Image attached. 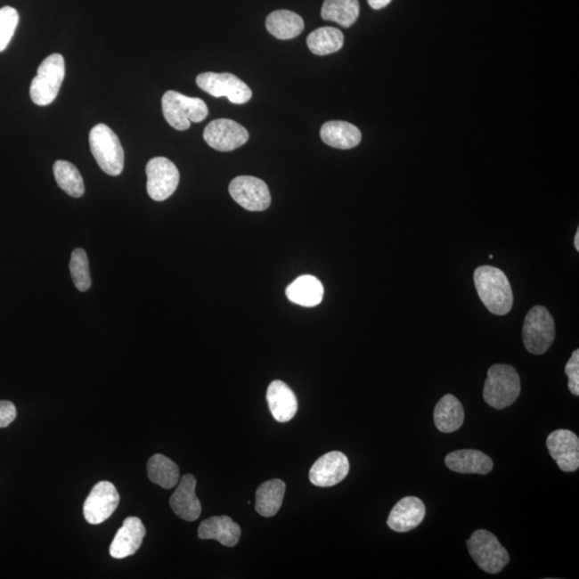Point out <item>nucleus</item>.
<instances>
[{
    "label": "nucleus",
    "mask_w": 579,
    "mask_h": 579,
    "mask_svg": "<svg viewBox=\"0 0 579 579\" xmlns=\"http://www.w3.org/2000/svg\"><path fill=\"white\" fill-rule=\"evenodd\" d=\"M475 284L478 297L493 314L505 315L514 304L513 290L507 275L497 267L484 265L475 272Z\"/></svg>",
    "instance_id": "nucleus-1"
},
{
    "label": "nucleus",
    "mask_w": 579,
    "mask_h": 579,
    "mask_svg": "<svg viewBox=\"0 0 579 579\" xmlns=\"http://www.w3.org/2000/svg\"><path fill=\"white\" fill-rule=\"evenodd\" d=\"M521 391L520 377L510 365L497 364L489 368L483 396L491 407L502 410L512 405Z\"/></svg>",
    "instance_id": "nucleus-2"
},
{
    "label": "nucleus",
    "mask_w": 579,
    "mask_h": 579,
    "mask_svg": "<svg viewBox=\"0 0 579 579\" xmlns=\"http://www.w3.org/2000/svg\"><path fill=\"white\" fill-rule=\"evenodd\" d=\"M89 146L98 166L110 176L124 170L125 152L118 136L107 125L98 124L89 133Z\"/></svg>",
    "instance_id": "nucleus-3"
},
{
    "label": "nucleus",
    "mask_w": 579,
    "mask_h": 579,
    "mask_svg": "<svg viewBox=\"0 0 579 579\" xmlns=\"http://www.w3.org/2000/svg\"><path fill=\"white\" fill-rule=\"evenodd\" d=\"M162 112L168 125L183 131L191 128L192 123L203 122L208 118V108L202 99L168 91L162 97Z\"/></svg>",
    "instance_id": "nucleus-4"
},
{
    "label": "nucleus",
    "mask_w": 579,
    "mask_h": 579,
    "mask_svg": "<svg viewBox=\"0 0 579 579\" xmlns=\"http://www.w3.org/2000/svg\"><path fill=\"white\" fill-rule=\"evenodd\" d=\"M66 75L65 60L61 54L47 56L30 86V98L39 107L51 104L61 91Z\"/></svg>",
    "instance_id": "nucleus-5"
},
{
    "label": "nucleus",
    "mask_w": 579,
    "mask_h": 579,
    "mask_svg": "<svg viewBox=\"0 0 579 579\" xmlns=\"http://www.w3.org/2000/svg\"><path fill=\"white\" fill-rule=\"evenodd\" d=\"M556 338V324L552 315L544 306H534L526 315L523 339L531 355H541L550 350Z\"/></svg>",
    "instance_id": "nucleus-6"
},
{
    "label": "nucleus",
    "mask_w": 579,
    "mask_h": 579,
    "mask_svg": "<svg viewBox=\"0 0 579 579\" xmlns=\"http://www.w3.org/2000/svg\"><path fill=\"white\" fill-rule=\"evenodd\" d=\"M473 561L488 574H498L510 561L507 550L500 543L496 535L487 530H477L467 542Z\"/></svg>",
    "instance_id": "nucleus-7"
},
{
    "label": "nucleus",
    "mask_w": 579,
    "mask_h": 579,
    "mask_svg": "<svg viewBox=\"0 0 579 579\" xmlns=\"http://www.w3.org/2000/svg\"><path fill=\"white\" fill-rule=\"evenodd\" d=\"M197 84L205 93L215 98L226 97L234 104L249 102L252 92L249 86L232 73L205 72L197 77Z\"/></svg>",
    "instance_id": "nucleus-8"
},
{
    "label": "nucleus",
    "mask_w": 579,
    "mask_h": 579,
    "mask_svg": "<svg viewBox=\"0 0 579 579\" xmlns=\"http://www.w3.org/2000/svg\"><path fill=\"white\" fill-rule=\"evenodd\" d=\"M147 192L155 201L161 202L175 192L180 183V172L165 157L152 158L146 166Z\"/></svg>",
    "instance_id": "nucleus-9"
},
{
    "label": "nucleus",
    "mask_w": 579,
    "mask_h": 579,
    "mask_svg": "<svg viewBox=\"0 0 579 579\" xmlns=\"http://www.w3.org/2000/svg\"><path fill=\"white\" fill-rule=\"evenodd\" d=\"M229 192L236 203L249 212H263L272 202L266 183L254 176L235 177L230 183Z\"/></svg>",
    "instance_id": "nucleus-10"
},
{
    "label": "nucleus",
    "mask_w": 579,
    "mask_h": 579,
    "mask_svg": "<svg viewBox=\"0 0 579 579\" xmlns=\"http://www.w3.org/2000/svg\"><path fill=\"white\" fill-rule=\"evenodd\" d=\"M203 138L216 151H232L246 144L249 140V134L243 126L234 120L220 118L207 126Z\"/></svg>",
    "instance_id": "nucleus-11"
},
{
    "label": "nucleus",
    "mask_w": 579,
    "mask_h": 579,
    "mask_svg": "<svg viewBox=\"0 0 579 579\" xmlns=\"http://www.w3.org/2000/svg\"><path fill=\"white\" fill-rule=\"evenodd\" d=\"M119 503V494L113 483L99 482L84 503V518L92 525L102 524L112 516Z\"/></svg>",
    "instance_id": "nucleus-12"
},
{
    "label": "nucleus",
    "mask_w": 579,
    "mask_h": 579,
    "mask_svg": "<svg viewBox=\"0 0 579 579\" xmlns=\"http://www.w3.org/2000/svg\"><path fill=\"white\" fill-rule=\"evenodd\" d=\"M350 470V462L341 452H330L314 463L309 480L315 486L330 487L344 481Z\"/></svg>",
    "instance_id": "nucleus-13"
},
{
    "label": "nucleus",
    "mask_w": 579,
    "mask_h": 579,
    "mask_svg": "<svg viewBox=\"0 0 579 579\" xmlns=\"http://www.w3.org/2000/svg\"><path fill=\"white\" fill-rule=\"evenodd\" d=\"M550 454L563 472H575L579 467V439L571 430L552 431L546 442Z\"/></svg>",
    "instance_id": "nucleus-14"
},
{
    "label": "nucleus",
    "mask_w": 579,
    "mask_h": 579,
    "mask_svg": "<svg viewBox=\"0 0 579 579\" xmlns=\"http://www.w3.org/2000/svg\"><path fill=\"white\" fill-rule=\"evenodd\" d=\"M426 507L417 497H404L391 510L387 526L395 533H409L420 525L425 518Z\"/></svg>",
    "instance_id": "nucleus-15"
},
{
    "label": "nucleus",
    "mask_w": 579,
    "mask_h": 579,
    "mask_svg": "<svg viewBox=\"0 0 579 579\" xmlns=\"http://www.w3.org/2000/svg\"><path fill=\"white\" fill-rule=\"evenodd\" d=\"M145 534L146 529L140 518H126L123 527L116 533L112 544L110 546V555L115 559H124V558L135 555L143 543Z\"/></svg>",
    "instance_id": "nucleus-16"
},
{
    "label": "nucleus",
    "mask_w": 579,
    "mask_h": 579,
    "mask_svg": "<svg viewBox=\"0 0 579 579\" xmlns=\"http://www.w3.org/2000/svg\"><path fill=\"white\" fill-rule=\"evenodd\" d=\"M196 477L185 475L170 498L173 512L183 520L194 521L201 515L202 507L196 494Z\"/></svg>",
    "instance_id": "nucleus-17"
},
{
    "label": "nucleus",
    "mask_w": 579,
    "mask_h": 579,
    "mask_svg": "<svg viewBox=\"0 0 579 579\" xmlns=\"http://www.w3.org/2000/svg\"><path fill=\"white\" fill-rule=\"evenodd\" d=\"M266 399L273 419L286 423L298 412V398L292 389L282 381H273L267 388Z\"/></svg>",
    "instance_id": "nucleus-18"
},
{
    "label": "nucleus",
    "mask_w": 579,
    "mask_h": 579,
    "mask_svg": "<svg viewBox=\"0 0 579 579\" xmlns=\"http://www.w3.org/2000/svg\"><path fill=\"white\" fill-rule=\"evenodd\" d=\"M445 465L461 475H488L493 470L492 458L477 450H461L445 457Z\"/></svg>",
    "instance_id": "nucleus-19"
},
{
    "label": "nucleus",
    "mask_w": 579,
    "mask_h": 579,
    "mask_svg": "<svg viewBox=\"0 0 579 579\" xmlns=\"http://www.w3.org/2000/svg\"><path fill=\"white\" fill-rule=\"evenodd\" d=\"M198 535L201 540H215L224 546L233 547L239 543L241 527L229 516H214L202 521Z\"/></svg>",
    "instance_id": "nucleus-20"
},
{
    "label": "nucleus",
    "mask_w": 579,
    "mask_h": 579,
    "mask_svg": "<svg viewBox=\"0 0 579 579\" xmlns=\"http://www.w3.org/2000/svg\"><path fill=\"white\" fill-rule=\"evenodd\" d=\"M320 135L325 144L338 150L355 149L362 140L359 128L341 120L325 123L321 128Z\"/></svg>",
    "instance_id": "nucleus-21"
},
{
    "label": "nucleus",
    "mask_w": 579,
    "mask_h": 579,
    "mask_svg": "<svg viewBox=\"0 0 579 579\" xmlns=\"http://www.w3.org/2000/svg\"><path fill=\"white\" fill-rule=\"evenodd\" d=\"M436 428L441 433L451 434L460 429L465 420V412L460 400L447 394L436 404L434 412Z\"/></svg>",
    "instance_id": "nucleus-22"
},
{
    "label": "nucleus",
    "mask_w": 579,
    "mask_h": 579,
    "mask_svg": "<svg viewBox=\"0 0 579 579\" xmlns=\"http://www.w3.org/2000/svg\"><path fill=\"white\" fill-rule=\"evenodd\" d=\"M286 293L292 303L304 307H314L322 302L324 288L318 278L305 275L290 284Z\"/></svg>",
    "instance_id": "nucleus-23"
},
{
    "label": "nucleus",
    "mask_w": 579,
    "mask_h": 579,
    "mask_svg": "<svg viewBox=\"0 0 579 579\" xmlns=\"http://www.w3.org/2000/svg\"><path fill=\"white\" fill-rule=\"evenodd\" d=\"M305 23L302 17L288 10H277L266 18L268 33L277 39L290 40L302 34Z\"/></svg>",
    "instance_id": "nucleus-24"
},
{
    "label": "nucleus",
    "mask_w": 579,
    "mask_h": 579,
    "mask_svg": "<svg viewBox=\"0 0 579 579\" xmlns=\"http://www.w3.org/2000/svg\"><path fill=\"white\" fill-rule=\"evenodd\" d=\"M284 493L286 484L278 478L263 483L256 493L257 512L265 518L275 516L281 508Z\"/></svg>",
    "instance_id": "nucleus-25"
},
{
    "label": "nucleus",
    "mask_w": 579,
    "mask_h": 579,
    "mask_svg": "<svg viewBox=\"0 0 579 579\" xmlns=\"http://www.w3.org/2000/svg\"><path fill=\"white\" fill-rule=\"evenodd\" d=\"M360 15L359 0H324L321 17L349 29Z\"/></svg>",
    "instance_id": "nucleus-26"
},
{
    "label": "nucleus",
    "mask_w": 579,
    "mask_h": 579,
    "mask_svg": "<svg viewBox=\"0 0 579 579\" xmlns=\"http://www.w3.org/2000/svg\"><path fill=\"white\" fill-rule=\"evenodd\" d=\"M147 475L151 482L162 488L171 489L180 481V468L170 458L156 454L147 463Z\"/></svg>",
    "instance_id": "nucleus-27"
},
{
    "label": "nucleus",
    "mask_w": 579,
    "mask_h": 579,
    "mask_svg": "<svg viewBox=\"0 0 579 579\" xmlns=\"http://www.w3.org/2000/svg\"><path fill=\"white\" fill-rule=\"evenodd\" d=\"M345 37L341 30L334 28H321L307 37L309 50L315 55L325 56L341 50Z\"/></svg>",
    "instance_id": "nucleus-28"
},
{
    "label": "nucleus",
    "mask_w": 579,
    "mask_h": 579,
    "mask_svg": "<svg viewBox=\"0 0 579 579\" xmlns=\"http://www.w3.org/2000/svg\"><path fill=\"white\" fill-rule=\"evenodd\" d=\"M54 176L58 186L72 198H81L86 192L83 177L71 162L58 160L54 163Z\"/></svg>",
    "instance_id": "nucleus-29"
},
{
    "label": "nucleus",
    "mask_w": 579,
    "mask_h": 579,
    "mask_svg": "<svg viewBox=\"0 0 579 579\" xmlns=\"http://www.w3.org/2000/svg\"><path fill=\"white\" fill-rule=\"evenodd\" d=\"M69 267L72 281L78 291L86 292L92 286V278L86 250L77 249L72 252Z\"/></svg>",
    "instance_id": "nucleus-30"
},
{
    "label": "nucleus",
    "mask_w": 579,
    "mask_h": 579,
    "mask_svg": "<svg viewBox=\"0 0 579 579\" xmlns=\"http://www.w3.org/2000/svg\"><path fill=\"white\" fill-rule=\"evenodd\" d=\"M19 13L12 7L0 9V52L7 49L19 24Z\"/></svg>",
    "instance_id": "nucleus-31"
},
{
    "label": "nucleus",
    "mask_w": 579,
    "mask_h": 579,
    "mask_svg": "<svg viewBox=\"0 0 579 579\" xmlns=\"http://www.w3.org/2000/svg\"><path fill=\"white\" fill-rule=\"evenodd\" d=\"M565 371L568 378V389L575 396H579V350L573 352L571 359L567 363Z\"/></svg>",
    "instance_id": "nucleus-32"
},
{
    "label": "nucleus",
    "mask_w": 579,
    "mask_h": 579,
    "mask_svg": "<svg viewBox=\"0 0 579 579\" xmlns=\"http://www.w3.org/2000/svg\"><path fill=\"white\" fill-rule=\"evenodd\" d=\"M17 419V408L12 402L0 400V428H8Z\"/></svg>",
    "instance_id": "nucleus-33"
},
{
    "label": "nucleus",
    "mask_w": 579,
    "mask_h": 579,
    "mask_svg": "<svg viewBox=\"0 0 579 579\" xmlns=\"http://www.w3.org/2000/svg\"><path fill=\"white\" fill-rule=\"evenodd\" d=\"M372 9L380 10L388 6L392 0H367Z\"/></svg>",
    "instance_id": "nucleus-34"
},
{
    "label": "nucleus",
    "mask_w": 579,
    "mask_h": 579,
    "mask_svg": "<svg viewBox=\"0 0 579 579\" xmlns=\"http://www.w3.org/2000/svg\"><path fill=\"white\" fill-rule=\"evenodd\" d=\"M574 246H575L576 251H579V229H577L575 239H574Z\"/></svg>",
    "instance_id": "nucleus-35"
}]
</instances>
